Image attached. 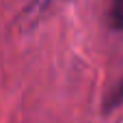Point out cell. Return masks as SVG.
Returning <instances> with one entry per match:
<instances>
[{
	"label": "cell",
	"mask_w": 123,
	"mask_h": 123,
	"mask_svg": "<svg viewBox=\"0 0 123 123\" xmlns=\"http://www.w3.org/2000/svg\"><path fill=\"white\" fill-rule=\"evenodd\" d=\"M106 22L112 30H123V0H110Z\"/></svg>",
	"instance_id": "obj_1"
},
{
	"label": "cell",
	"mask_w": 123,
	"mask_h": 123,
	"mask_svg": "<svg viewBox=\"0 0 123 123\" xmlns=\"http://www.w3.org/2000/svg\"><path fill=\"white\" fill-rule=\"evenodd\" d=\"M119 104H123V78H121V82L104 97V104H102V110L104 112H110V110H115Z\"/></svg>",
	"instance_id": "obj_2"
}]
</instances>
